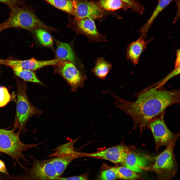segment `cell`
<instances>
[{
    "instance_id": "cell-1",
    "label": "cell",
    "mask_w": 180,
    "mask_h": 180,
    "mask_svg": "<svg viewBox=\"0 0 180 180\" xmlns=\"http://www.w3.org/2000/svg\"><path fill=\"white\" fill-rule=\"evenodd\" d=\"M118 102L116 106L131 117L134 127L147 126L153 119L163 113L168 107L179 103V90H168L163 86H149L136 94L133 102L125 100L112 92Z\"/></svg>"
},
{
    "instance_id": "cell-2",
    "label": "cell",
    "mask_w": 180,
    "mask_h": 180,
    "mask_svg": "<svg viewBox=\"0 0 180 180\" xmlns=\"http://www.w3.org/2000/svg\"><path fill=\"white\" fill-rule=\"evenodd\" d=\"M31 166L22 173L10 176L9 179L16 180H57L68 166L76 159L72 154H63L47 160H40L34 157Z\"/></svg>"
},
{
    "instance_id": "cell-3",
    "label": "cell",
    "mask_w": 180,
    "mask_h": 180,
    "mask_svg": "<svg viewBox=\"0 0 180 180\" xmlns=\"http://www.w3.org/2000/svg\"><path fill=\"white\" fill-rule=\"evenodd\" d=\"M13 128L10 130L0 128V152L8 155L14 162L17 163L24 170L26 168L21 163L22 160L27 165L30 164L23 152L37 146L41 143L29 144L22 142L20 138V134L16 132Z\"/></svg>"
},
{
    "instance_id": "cell-4",
    "label": "cell",
    "mask_w": 180,
    "mask_h": 180,
    "mask_svg": "<svg viewBox=\"0 0 180 180\" xmlns=\"http://www.w3.org/2000/svg\"><path fill=\"white\" fill-rule=\"evenodd\" d=\"M16 112L13 128L18 130L19 134L26 131L25 127L30 117L39 115L42 111L34 106L29 100L26 94L27 85L25 81L17 80Z\"/></svg>"
},
{
    "instance_id": "cell-5",
    "label": "cell",
    "mask_w": 180,
    "mask_h": 180,
    "mask_svg": "<svg viewBox=\"0 0 180 180\" xmlns=\"http://www.w3.org/2000/svg\"><path fill=\"white\" fill-rule=\"evenodd\" d=\"M10 9L9 17L2 23L4 29L14 28L32 31L37 28H42L47 30H56L41 21L28 8L17 6Z\"/></svg>"
},
{
    "instance_id": "cell-6",
    "label": "cell",
    "mask_w": 180,
    "mask_h": 180,
    "mask_svg": "<svg viewBox=\"0 0 180 180\" xmlns=\"http://www.w3.org/2000/svg\"><path fill=\"white\" fill-rule=\"evenodd\" d=\"M176 140L172 141L166 148L155 158L154 164L143 167L142 170L153 171L157 174L158 180H171L177 170L173 150Z\"/></svg>"
},
{
    "instance_id": "cell-7",
    "label": "cell",
    "mask_w": 180,
    "mask_h": 180,
    "mask_svg": "<svg viewBox=\"0 0 180 180\" xmlns=\"http://www.w3.org/2000/svg\"><path fill=\"white\" fill-rule=\"evenodd\" d=\"M55 72L62 77L68 82L73 92L84 86L86 76L78 70L71 62L60 60L53 65Z\"/></svg>"
},
{
    "instance_id": "cell-8",
    "label": "cell",
    "mask_w": 180,
    "mask_h": 180,
    "mask_svg": "<svg viewBox=\"0 0 180 180\" xmlns=\"http://www.w3.org/2000/svg\"><path fill=\"white\" fill-rule=\"evenodd\" d=\"M164 114L163 113L153 119L148 125L154 137L157 150L162 146L167 147L176 138L166 125Z\"/></svg>"
},
{
    "instance_id": "cell-9",
    "label": "cell",
    "mask_w": 180,
    "mask_h": 180,
    "mask_svg": "<svg viewBox=\"0 0 180 180\" xmlns=\"http://www.w3.org/2000/svg\"><path fill=\"white\" fill-rule=\"evenodd\" d=\"M130 151L128 147L121 144L94 152L85 153L84 157L104 159L114 164L122 163Z\"/></svg>"
},
{
    "instance_id": "cell-10",
    "label": "cell",
    "mask_w": 180,
    "mask_h": 180,
    "mask_svg": "<svg viewBox=\"0 0 180 180\" xmlns=\"http://www.w3.org/2000/svg\"><path fill=\"white\" fill-rule=\"evenodd\" d=\"M74 7L72 15L76 18H86L94 20L102 17L104 12L96 4L87 0H72Z\"/></svg>"
},
{
    "instance_id": "cell-11",
    "label": "cell",
    "mask_w": 180,
    "mask_h": 180,
    "mask_svg": "<svg viewBox=\"0 0 180 180\" xmlns=\"http://www.w3.org/2000/svg\"><path fill=\"white\" fill-rule=\"evenodd\" d=\"M74 26L76 31L86 36L92 42L105 41V36L100 34L93 20L88 18H75Z\"/></svg>"
},
{
    "instance_id": "cell-12",
    "label": "cell",
    "mask_w": 180,
    "mask_h": 180,
    "mask_svg": "<svg viewBox=\"0 0 180 180\" xmlns=\"http://www.w3.org/2000/svg\"><path fill=\"white\" fill-rule=\"evenodd\" d=\"M150 162L148 156L129 151L122 163L125 166L135 172H140L142 168L147 166Z\"/></svg>"
},
{
    "instance_id": "cell-13",
    "label": "cell",
    "mask_w": 180,
    "mask_h": 180,
    "mask_svg": "<svg viewBox=\"0 0 180 180\" xmlns=\"http://www.w3.org/2000/svg\"><path fill=\"white\" fill-rule=\"evenodd\" d=\"M148 42V40L145 41L140 38L128 46L127 50V58L134 65L138 64L141 55Z\"/></svg>"
},
{
    "instance_id": "cell-14",
    "label": "cell",
    "mask_w": 180,
    "mask_h": 180,
    "mask_svg": "<svg viewBox=\"0 0 180 180\" xmlns=\"http://www.w3.org/2000/svg\"><path fill=\"white\" fill-rule=\"evenodd\" d=\"M57 45L56 58L60 60L69 61L76 64V60L74 52L67 43L55 40Z\"/></svg>"
},
{
    "instance_id": "cell-15",
    "label": "cell",
    "mask_w": 180,
    "mask_h": 180,
    "mask_svg": "<svg viewBox=\"0 0 180 180\" xmlns=\"http://www.w3.org/2000/svg\"><path fill=\"white\" fill-rule=\"evenodd\" d=\"M173 0H160L152 15L146 23L139 30L140 36L144 38L146 36L150 27L160 13Z\"/></svg>"
},
{
    "instance_id": "cell-16",
    "label": "cell",
    "mask_w": 180,
    "mask_h": 180,
    "mask_svg": "<svg viewBox=\"0 0 180 180\" xmlns=\"http://www.w3.org/2000/svg\"><path fill=\"white\" fill-rule=\"evenodd\" d=\"M112 67V65L110 62L104 58H100L96 60L95 65L92 70L97 77L104 80Z\"/></svg>"
},
{
    "instance_id": "cell-17",
    "label": "cell",
    "mask_w": 180,
    "mask_h": 180,
    "mask_svg": "<svg viewBox=\"0 0 180 180\" xmlns=\"http://www.w3.org/2000/svg\"><path fill=\"white\" fill-rule=\"evenodd\" d=\"M11 68L15 74L24 81L44 85L38 79L35 73L32 71L23 69L18 66H12Z\"/></svg>"
},
{
    "instance_id": "cell-18",
    "label": "cell",
    "mask_w": 180,
    "mask_h": 180,
    "mask_svg": "<svg viewBox=\"0 0 180 180\" xmlns=\"http://www.w3.org/2000/svg\"><path fill=\"white\" fill-rule=\"evenodd\" d=\"M96 4L102 9L113 11L119 9L124 10L130 8L125 3L120 0H98Z\"/></svg>"
},
{
    "instance_id": "cell-19",
    "label": "cell",
    "mask_w": 180,
    "mask_h": 180,
    "mask_svg": "<svg viewBox=\"0 0 180 180\" xmlns=\"http://www.w3.org/2000/svg\"><path fill=\"white\" fill-rule=\"evenodd\" d=\"M32 31L41 44L46 47H53V41L52 38L46 30L42 28H38Z\"/></svg>"
},
{
    "instance_id": "cell-20",
    "label": "cell",
    "mask_w": 180,
    "mask_h": 180,
    "mask_svg": "<svg viewBox=\"0 0 180 180\" xmlns=\"http://www.w3.org/2000/svg\"><path fill=\"white\" fill-rule=\"evenodd\" d=\"M56 8L72 15L73 5L72 0H44Z\"/></svg>"
},
{
    "instance_id": "cell-21",
    "label": "cell",
    "mask_w": 180,
    "mask_h": 180,
    "mask_svg": "<svg viewBox=\"0 0 180 180\" xmlns=\"http://www.w3.org/2000/svg\"><path fill=\"white\" fill-rule=\"evenodd\" d=\"M117 178L124 180H136L140 176L136 172L123 166L116 167Z\"/></svg>"
},
{
    "instance_id": "cell-22",
    "label": "cell",
    "mask_w": 180,
    "mask_h": 180,
    "mask_svg": "<svg viewBox=\"0 0 180 180\" xmlns=\"http://www.w3.org/2000/svg\"><path fill=\"white\" fill-rule=\"evenodd\" d=\"M117 178L116 167H112L101 171L98 180H115Z\"/></svg>"
},
{
    "instance_id": "cell-23",
    "label": "cell",
    "mask_w": 180,
    "mask_h": 180,
    "mask_svg": "<svg viewBox=\"0 0 180 180\" xmlns=\"http://www.w3.org/2000/svg\"><path fill=\"white\" fill-rule=\"evenodd\" d=\"M126 4L134 12L139 14H143L144 6L134 0H120Z\"/></svg>"
},
{
    "instance_id": "cell-24",
    "label": "cell",
    "mask_w": 180,
    "mask_h": 180,
    "mask_svg": "<svg viewBox=\"0 0 180 180\" xmlns=\"http://www.w3.org/2000/svg\"><path fill=\"white\" fill-rule=\"evenodd\" d=\"M11 96L7 89L0 86V108L6 106L10 100Z\"/></svg>"
},
{
    "instance_id": "cell-25",
    "label": "cell",
    "mask_w": 180,
    "mask_h": 180,
    "mask_svg": "<svg viewBox=\"0 0 180 180\" xmlns=\"http://www.w3.org/2000/svg\"><path fill=\"white\" fill-rule=\"evenodd\" d=\"M180 66L174 67V70L166 76L160 81L153 84L151 86H163V85L169 79L178 75L180 73Z\"/></svg>"
},
{
    "instance_id": "cell-26",
    "label": "cell",
    "mask_w": 180,
    "mask_h": 180,
    "mask_svg": "<svg viewBox=\"0 0 180 180\" xmlns=\"http://www.w3.org/2000/svg\"><path fill=\"white\" fill-rule=\"evenodd\" d=\"M0 2L6 4L10 8L16 6L22 5L24 2L23 0H0Z\"/></svg>"
},
{
    "instance_id": "cell-27",
    "label": "cell",
    "mask_w": 180,
    "mask_h": 180,
    "mask_svg": "<svg viewBox=\"0 0 180 180\" xmlns=\"http://www.w3.org/2000/svg\"><path fill=\"white\" fill-rule=\"evenodd\" d=\"M57 180H89L86 174H83L79 176L68 177H60L57 179Z\"/></svg>"
},
{
    "instance_id": "cell-28",
    "label": "cell",
    "mask_w": 180,
    "mask_h": 180,
    "mask_svg": "<svg viewBox=\"0 0 180 180\" xmlns=\"http://www.w3.org/2000/svg\"><path fill=\"white\" fill-rule=\"evenodd\" d=\"M0 172L8 176L10 174L6 168L4 162L0 159Z\"/></svg>"
},
{
    "instance_id": "cell-29",
    "label": "cell",
    "mask_w": 180,
    "mask_h": 180,
    "mask_svg": "<svg viewBox=\"0 0 180 180\" xmlns=\"http://www.w3.org/2000/svg\"><path fill=\"white\" fill-rule=\"evenodd\" d=\"M176 56L174 67L180 66V49H178L176 51Z\"/></svg>"
},
{
    "instance_id": "cell-30",
    "label": "cell",
    "mask_w": 180,
    "mask_h": 180,
    "mask_svg": "<svg viewBox=\"0 0 180 180\" xmlns=\"http://www.w3.org/2000/svg\"><path fill=\"white\" fill-rule=\"evenodd\" d=\"M9 176L0 172V180H6L8 179Z\"/></svg>"
},
{
    "instance_id": "cell-31",
    "label": "cell",
    "mask_w": 180,
    "mask_h": 180,
    "mask_svg": "<svg viewBox=\"0 0 180 180\" xmlns=\"http://www.w3.org/2000/svg\"><path fill=\"white\" fill-rule=\"evenodd\" d=\"M3 24L2 23L0 24V32L3 30H4Z\"/></svg>"
},
{
    "instance_id": "cell-32",
    "label": "cell",
    "mask_w": 180,
    "mask_h": 180,
    "mask_svg": "<svg viewBox=\"0 0 180 180\" xmlns=\"http://www.w3.org/2000/svg\"></svg>"
}]
</instances>
